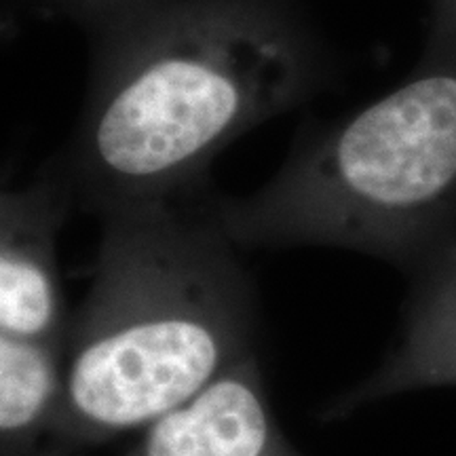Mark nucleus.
<instances>
[{"instance_id": "obj_1", "label": "nucleus", "mask_w": 456, "mask_h": 456, "mask_svg": "<svg viewBox=\"0 0 456 456\" xmlns=\"http://www.w3.org/2000/svg\"><path fill=\"white\" fill-rule=\"evenodd\" d=\"M85 30L87 98L53 163L77 208L100 218L209 195L222 151L334 72L300 0H135Z\"/></svg>"}, {"instance_id": "obj_2", "label": "nucleus", "mask_w": 456, "mask_h": 456, "mask_svg": "<svg viewBox=\"0 0 456 456\" xmlns=\"http://www.w3.org/2000/svg\"><path fill=\"white\" fill-rule=\"evenodd\" d=\"M205 197L102 218L89 289L68 336L53 444L95 446L142 433L256 355L252 277Z\"/></svg>"}, {"instance_id": "obj_3", "label": "nucleus", "mask_w": 456, "mask_h": 456, "mask_svg": "<svg viewBox=\"0 0 456 456\" xmlns=\"http://www.w3.org/2000/svg\"><path fill=\"white\" fill-rule=\"evenodd\" d=\"M239 248H340L420 273L456 239V51L306 135L248 197H205Z\"/></svg>"}, {"instance_id": "obj_4", "label": "nucleus", "mask_w": 456, "mask_h": 456, "mask_svg": "<svg viewBox=\"0 0 456 456\" xmlns=\"http://www.w3.org/2000/svg\"><path fill=\"white\" fill-rule=\"evenodd\" d=\"M77 208L53 161L0 201V334L68 345L72 317L61 285L57 241Z\"/></svg>"}, {"instance_id": "obj_5", "label": "nucleus", "mask_w": 456, "mask_h": 456, "mask_svg": "<svg viewBox=\"0 0 456 456\" xmlns=\"http://www.w3.org/2000/svg\"><path fill=\"white\" fill-rule=\"evenodd\" d=\"M127 456H300L273 412L258 355L165 414Z\"/></svg>"}, {"instance_id": "obj_6", "label": "nucleus", "mask_w": 456, "mask_h": 456, "mask_svg": "<svg viewBox=\"0 0 456 456\" xmlns=\"http://www.w3.org/2000/svg\"><path fill=\"white\" fill-rule=\"evenodd\" d=\"M440 387H456V239L416 273L397 345L368 379L330 403L328 419H342L402 393Z\"/></svg>"}, {"instance_id": "obj_7", "label": "nucleus", "mask_w": 456, "mask_h": 456, "mask_svg": "<svg viewBox=\"0 0 456 456\" xmlns=\"http://www.w3.org/2000/svg\"><path fill=\"white\" fill-rule=\"evenodd\" d=\"M66 374L68 345L0 334V454L28 456L53 440Z\"/></svg>"}, {"instance_id": "obj_8", "label": "nucleus", "mask_w": 456, "mask_h": 456, "mask_svg": "<svg viewBox=\"0 0 456 456\" xmlns=\"http://www.w3.org/2000/svg\"><path fill=\"white\" fill-rule=\"evenodd\" d=\"M26 15L38 20H72L83 28L100 15L135 0H13Z\"/></svg>"}, {"instance_id": "obj_9", "label": "nucleus", "mask_w": 456, "mask_h": 456, "mask_svg": "<svg viewBox=\"0 0 456 456\" xmlns=\"http://www.w3.org/2000/svg\"><path fill=\"white\" fill-rule=\"evenodd\" d=\"M456 51V0H431L427 20L425 57H440Z\"/></svg>"}, {"instance_id": "obj_10", "label": "nucleus", "mask_w": 456, "mask_h": 456, "mask_svg": "<svg viewBox=\"0 0 456 456\" xmlns=\"http://www.w3.org/2000/svg\"><path fill=\"white\" fill-rule=\"evenodd\" d=\"M28 456H68V454L64 452V448H61L60 444L51 442L49 446H43V448L34 450V452L28 454Z\"/></svg>"}]
</instances>
